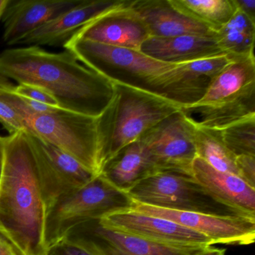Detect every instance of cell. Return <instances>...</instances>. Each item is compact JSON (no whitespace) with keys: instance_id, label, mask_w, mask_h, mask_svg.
<instances>
[{"instance_id":"cell-1","label":"cell","mask_w":255,"mask_h":255,"mask_svg":"<svg viewBox=\"0 0 255 255\" xmlns=\"http://www.w3.org/2000/svg\"><path fill=\"white\" fill-rule=\"evenodd\" d=\"M0 76L41 88L60 108L93 118L102 114L114 95V83L66 50L50 53L37 46L7 49L0 53Z\"/></svg>"},{"instance_id":"cell-2","label":"cell","mask_w":255,"mask_h":255,"mask_svg":"<svg viewBox=\"0 0 255 255\" xmlns=\"http://www.w3.org/2000/svg\"><path fill=\"white\" fill-rule=\"evenodd\" d=\"M2 139L0 230L22 255H47V207L30 134L20 131Z\"/></svg>"},{"instance_id":"cell-3","label":"cell","mask_w":255,"mask_h":255,"mask_svg":"<svg viewBox=\"0 0 255 255\" xmlns=\"http://www.w3.org/2000/svg\"><path fill=\"white\" fill-rule=\"evenodd\" d=\"M114 95L96 119L98 165L181 109L151 92L114 83Z\"/></svg>"},{"instance_id":"cell-4","label":"cell","mask_w":255,"mask_h":255,"mask_svg":"<svg viewBox=\"0 0 255 255\" xmlns=\"http://www.w3.org/2000/svg\"><path fill=\"white\" fill-rule=\"evenodd\" d=\"M180 110L196 126L215 129L255 116V56L233 59L201 100Z\"/></svg>"},{"instance_id":"cell-5","label":"cell","mask_w":255,"mask_h":255,"mask_svg":"<svg viewBox=\"0 0 255 255\" xmlns=\"http://www.w3.org/2000/svg\"><path fill=\"white\" fill-rule=\"evenodd\" d=\"M133 201L98 174L80 189L61 197L47 207L44 238L47 248L81 222L101 219L111 213L128 210Z\"/></svg>"},{"instance_id":"cell-6","label":"cell","mask_w":255,"mask_h":255,"mask_svg":"<svg viewBox=\"0 0 255 255\" xmlns=\"http://www.w3.org/2000/svg\"><path fill=\"white\" fill-rule=\"evenodd\" d=\"M65 50L82 64L113 83L151 92L156 80L178 65L155 60L138 50L71 38Z\"/></svg>"},{"instance_id":"cell-7","label":"cell","mask_w":255,"mask_h":255,"mask_svg":"<svg viewBox=\"0 0 255 255\" xmlns=\"http://www.w3.org/2000/svg\"><path fill=\"white\" fill-rule=\"evenodd\" d=\"M127 193L134 202L159 208L249 218L218 201L192 176L179 173H155L138 182Z\"/></svg>"},{"instance_id":"cell-8","label":"cell","mask_w":255,"mask_h":255,"mask_svg":"<svg viewBox=\"0 0 255 255\" xmlns=\"http://www.w3.org/2000/svg\"><path fill=\"white\" fill-rule=\"evenodd\" d=\"M97 118L56 107L23 118L26 129L77 159L99 174Z\"/></svg>"},{"instance_id":"cell-9","label":"cell","mask_w":255,"mask_h":255,"mask_svg":"<svg viewBox=\"0 0 255 255\" xmlns=\"http://www.w3.org/2000/svg\"><path fill=\"white\" fill-rule=\"evenodd\" d=\"M194 124L180 110L144 132L138 141L148 152L157 172L192 176L196 156Z\"/></svg>"},{"instance_id":"cell-10","label":"cell","mask_w":255,"mask_h":255,"mask_svg":"<svg viewBox=\"0 0 255 255\" xmlns=\"http://www.w3.org/2000/svg\"><path fill=\"white\" fill-rule=\"evenodd\" d=\"M62 240L79 246L91 255H194L206 248L157 244L109 228L100 219L81 222Z\"/></svg>"},{"instance_id":"cell-11","label":"cell","mask_w":255,"mask_h":255,"mask_svg":"<svg viewBox=\"0 0 255 255\" xmlns=\"http://www.w3.org/2000/svg\"><path fill=\"white\" fill-rule=\"evenodd\" d=\"M130 210L172 221L205 236L213 245L249 246L255 243V219L167 210L134 201Z\"/></svg>"},{"instance_id":"cell-12","label":"cell","mask_w":255,"mask_h":255,"mask_svg":"<svg viewBox=\"0 0 255 255\" xmlns=\"http://www.w3.org/2000/svg\"><path fill=\"white\" fill-rule=\"evenodd\" d=\"M29 134L35 148L46 207L61 197L87 184L98 175L66 152Z\"/></svg>"},{"instance_id":"cell-13","label":"cell","mask_w":255,"mask_h":255,"mask_svg":"<svg viewBox=\"0 0 255 255\" xmlns=\"http://www.w3.org/2000/svg\"><path fill=\"white\" fill-rule=\"evenodd\" d=\"M106 226L143 240L176 247L213 246L205 236L172 221L128 210L111 213L100 219Z\"/></svg>"},{"instance_id":"cell-14","label":"cell","mask_w":255,"mask_h":255,"mask_svg":"<svg viewBox=\"0 0 255 255\" xmlns=\"http://www.w3.org/2000/svg\"><path fill=\"white\" fill-rule=\"evenodd\" d=\"M129 2L127 0L120 8L94 19L79 29L72 38L139 51L150 35L145 25L129 9Z\"/></svg>"},{"instance_id":"cell-15","label":"cell","mask_w":255,"mask_h":255,"mask_svg":"<svg viewBox=\"0 0 255 255\" xmlns=\"http://www.w3.org/2000/svg\"><path fill=\"white\" fill-rule=\"evenodd\" d=\"M127 0H83L80 5L47 22L16 45L63 47L74 34L94 19L125 5Z\"/></svg>"},{"instance_id":"cell-16","label":"cell","mask_w":255,"mask_h":255,"mask_svg":"<svg viewBox=\"0 0 255 255\" xmlns=\"http://www.w3.org/2000/svg\"><path fill=\"white\" fill-rule=\"evenodd\" d=\"M83 0H10L2 16V41L14 46L26 35Z\"/></svg>"},{"instance_id":"cell-17","label":"cell","mask_w":255,"mask_h":255,"mask_svg":"<svg viewBox=\"0 0 255 255\" xmlns=\"http://www.w3.org/2000/svg\"><path fill=\"white\" fill-rule=\"evenodd\" d=\"M129 8L145 25L150 37L216 35L207 26L179 11L170 0L129 1Z\"/></svg>"},{"instance_id":"cell-18","label":"cell","mask_w":255,"mask_h":255,"mask_svg":"<svg viewBox=\"0 0 255 255\" xmlns=\"http://www.w3.org/2000/svg\"><path fill=\"white\" fill-rule=\"evenodd\" d=\"M192 176L218 201L255 219V189L243 179L217 171L198 157L192 164Z\"/></svg>"},{"instance_id":"cell-19","label":"cell","mask_w":255,"mask_h":255,"mask_svg":"<svg viewBox=\"0 0 255 255\" xmlns=\"http://www.w3.org/2000/svg\"><path fill=\"white\" fill-rule=\"evenodd\" d=\"M215 35L150 37L143 43L139 51L155 60L165 63H187L225 54L219 47Z\"/></svg>"},{"instance_id":"cell-20","label":"cell","mask_w":255,"mask_h":255,"mask_svg":"<svg viewBox=\"0 0 255 255\" xmlns=\"http://www.w3.org/2000/svg\"><path fill=\"white\" fill-rule=\"evenodd\" d=\"M156 172L148 152L138 140L109 159L99 174L119 190L128 192L138 182Z\"/></svg>"},{"instance_id":"cell-21","label":"cell","mask_w":255,"mask_h":255,"mask_svg":"<svg viewBox=\"0 0 255 255\" xmlns=\"http://www.w3.org/2000/svg\"><path fill=\"white\" fill-rule=\"evenodd\" d=\"M212 80L192 69L188 62L178 64L156 80L152 93L165 98L180 109L187 108L201 100Z\"/></svg>"},{"instance_id":"cell-22","label":"cell","mask_w":255,"mask_h":255,"mask_svg":"<svg viewBox=\"0 0 255 255\" xmlns=\"http://www.w3.org/2000/svg\"><path fill=\"white\" fill-rule=\"evenodd\" d=\"M215 36L222 51L232 59L255 56V23L240 10Z\"/></svg>"},{"instance_id":"cell-23","label":"cell","mask_w":255,"mask_h":255,"mask_svg":"<svg viewBox=\"0 0 255 255\" xmlns=\"http://www.w3.org/2000/svg\"><path fill=\"white\" fill-rule=\"evenodd\" d=\"M194 125V142L197 157L217 171L240 177L236 166L237 156L225 147L219 129Z\"/></svg>"},{"instance_id":"cell-24","label":"cell","mask_w":255,"mask_h":255,"mask_svg":"<svg viewBox=\"0 0 255 255\" xmlns=\"http://www.w3.org/2000/svg\"><path fill=\"white\" fill-rule=\"evenodd\" d=\"M185 15L217 32L237 11L234 0H170Z\"/></svg>"},{"instance_id":"cell-25","label":"cell","mask_w":255,"mask_h":255,"mask_svg":"<svg viewBox=\"0 0 255 255\" xmlns=\"http://www.w3.org/2000/svg\"><path fill=\"white\" fill-rule=\"evenodd\" d=\"M225 147L236 156H255V116L219 129Z\"/></svg>"},{"instance_id":"cell-26","label":"cell","mask_w":255,"mask_h":255,"mask_svg":"<svg viewBox=\"0 0 255 255\" xmlns=\"http://www.w3.org/2000/svg\"><path fill=\"white\" fill-rule=\"evenodd\" d=\"M0 123L9 135L26 130L24 121L17 110L0 94Z\"/></svg>"},{"instance_id":"cell-27","label":"cell","mask_w":255,"mask_h":255,"mask_svg":"<svg viewBox=\"0 0 255 255\" xmlns=\"http://www.w3.org/2000/svg\"><path fill=\"white\" fill-rule=\"evenodd\" d=\"M12 90L17 95L52 107H59L57 101L49 92L38 86L28 84H19L12 86ZM60 108V107H59Z\"/></svg>"},{"instance_id":"cell-28","label":"cell","mask_w":255,"mask_h":255,"mask_svg":"<svg viewBox=\"0 0 255 255\" xmlns=\"http://www.w3.org/2000/svg\"><path fill=\"white\" fill-rule=\"evenodd\" d=\"M236 166L240 178L255 189V156H237L236 157Z\"/></svg>"},{"instance_id":"cell-29","label":"cell","mask_w":255,"mask_h":255,"mask_svg":"<svg viewBox=\"0 0 255 255\" xmlns=\"http://www.w3.org/2000/svg\"><path fill=\"white\" fill-rule=\"evenodd\" d=\"M47 255H91L72 243L62 240L50 246Z\"/></svg>"},{"instance_id":"cell-30","label":"cell","mask_w":255,"mask_h":255,"mask_svg":"<svg viewBox=\"0 0 255 255\" xmlns=\"http://www.w3.org/2000/svg\"><path fill=\"white\" fill-rule=\"evenodd\" d=\"M234 2L237 9L255 23V0H234Z\"/></svg>"},{"instance_id":"cell-31","label":"cell","mask_w":255,"mask_h":255,"mask_svg":"<svg viewBox=\"0 0 255 255\" xmlns=\"http://www.w3.org/2000/svg\"><path fill=\"white\" fill-rule=\"evenodd\" d=\"M0 255H23L1 230H0Z\"/></svg>"},{"instance_id":"cell-32","label":"cell","mask_w":255,"mask_h":255,"mask_svg":"<svg viewBox=\"0 0 255 255\" xmlns=\"http://www.w3.org/2000/svg\"><path fill=\"white\" fill-rule=\"evenodd\" d=\"M225 253L226 250L225 249H218L210 246L204 248L194 255H225Z\"/></svg>"},{"instance_id":"cell-33","label":"cell","mask_w":255,"mask_h":255,"mask_svg":"<svg viewBox=\"0 0 255 255\" xmlns=\"http://www.w3.org/2000/svg\"><path fill=\"white\" fill-rule=\"evenodd\" d=\"M9 2L10 0H0V19L2 18L3 16Z\"/></svg>"},{"instance_id":"cell-34","label":"cell","mask_w":255,"mask_h":255,"mask_svg":"<svg viewBox=\"0 0 255 255\" xmlns=\"http://www.w3.org/2000/svg\"><path fill=\"white\" fill-rule=\"evenodd\" d=\"M2 163H3V143L2 136H0V177L2 173Z\"/></svg>"}]
</instances>
